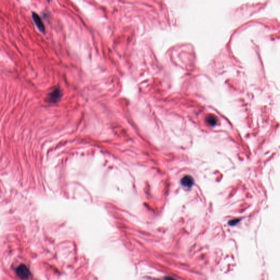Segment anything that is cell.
Here are the masks:
<instances>
[{
    "mask_svg": "<svg viewBox=\"0 0 280 280\" xmlns=\"http://www.w3.org/2000/svg\"><path fill=\"white\" fill-rule=\"evenodd\" d=\"M62 96V91L59 88H55L48 94L45 101L50 104H56L60 101Z\"/></svg>",
    "mask_w": 280,
    "mask_h": 280,
    "instance_id": "cell-1",
    "label": "cell"
},
{
    "mask_svg": "<svg viewBox=\"0 0 280 280\" xmlns=\"http://www.w3.org/2000/svg\"><path fill=\"white\" fill-rule=\"evenodd\" d=\"M15 273L20 279L23 280L29 279L31 276L30 270L24 264L19 265L15 269Z\"/></svg>",
    "mask_w": 280,
    "mask_h": 280,
    "instance_id": "cell-2",
    "label": "cell"
},
{
    "mask_svg": "<svg viewBox=\"0 0 280 280\" xmlns=\"http://www.w3.org/2000/svg\"><path fill=\"white\" fill-rule=\"evenodd\" d=\"M32 17L34 20V22L35 25L37 26L38 30H40L42 33H45V26L42 22L41 18L40 17V16L38 15L36 13H32Z\"/></svg>",
    "mask_w": 280,
    "mask_h": 280,
    "instance_id": "cell-3",
    "label": "cell"
},
{
    "mask_svg": "<svg viewBox=\"0 0 280 280\" xmlns=\"http://www.w3.org/2000/svg\"><path fill=\"white\" fill-rule=\"evenodd\" d=\"M181 183L184 187L190 188L194 184V179L191 176H186L181 179Z\"/></svg>",
    "mask_w": 280,
    "mask_h": 280,
    "instance_id": "cell-4",
    "label": "cell"
},
{
    "mask_svg": "<svg viewBox=\"0 0 280 280\" xmlns=\"http://www.w3.org/2000/svg\"><path fill=\"white\" fill-rule=\"evenodd\" d=\"M207 122L209 125L214 126L217 122V119L216 117L213 115H209L207 117Z\"/></svg>",
    "mask_w": 280,
    "mask_h": 280,
    "instance_id": "cell-5",
    "label": "cell"
},
{
    "mask_svg": "<svg viewBox=\"0 0 280 280\" xmlns=\"http://www.w3.org/2000/svg\"><path fill=\"white\" fill-rule=\"evenodd\" d=\"M240 221V220H238V219H236V220H232L229 222V224H230V225H235V224H237L238 222Z\"/></svg>",
    "mask_w": 280,
    "mask_h": 280,
    "instance_id": "cell-6",
    "label": "cell"
},
{
    "mask_svg": "<svg viewBox=\"0 0 280 280\" xmlns=\"http://www.w3.org/2000/svg\"><path fill=\"white\" fill-rule=\"evenodd\" d=\"M165 280H176L173 279H172L171 277H165Z\"/></svg>",
    "mask_w": 280,
    "mask_h": 280,
    "instance_id": "cell-7",
    "label": "cell"
}]
</instances>
